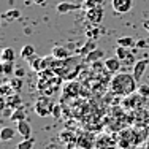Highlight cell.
<instances>
[{
    "label": "cell",
    "mask_w": 149,
    "mask_h": 149,
    "mask_svg": "<svg viewBox=\"0 0 149 149\" xmlns=\"http://www.w3.org/2000/svg\"><path fill=\"white\" fill-rule=\"evenodd\" d=\"M109 84H111V91L116 95H122V97H127L136 91V79L133 78V74L129 73H114V78Z\"/></svg>",
    "instance_id": "6da1fadb"
},
{
    "label": "cell",
    "mask_w": 149,
    "mask_h": 149,
    "mask_svg": "<svg viewBox=\"0 0 149 149\" xmlns=\"http://www.w3.org/2000/svg\"><path fill=\"white\" fill-rule=\"evenodd\" d=\"M52 108H54V105L51 103V100L46 97H41L37 102V105H35V113L45 118V116H49L52 113Z\"/></svg>",
    "instance_id": "7a4b0ae2"
},
{
    "label": "cell",
    "mask_w": 149,
    "mask_h": 149,
    "mask_svg": "<svg viewBox=\"0 0 149 149\" xmlns=\"http://www.w3.org/2000/svg\"><path fill=\"white\" fill-rule=\"evenodd\" d=\"M103 15H105L103 8L98 5V6H94V8L87 10V15H86V16H87V21H89L91 24L97 26V24L102 22V19H103Z\"/></svg>",
    "instance_id": "3957f363"
},
{
    "label": "cell",
    "mask_w": 149,
    "mask_h": 149,
    "mask_svg": "<svg viewBox=\"0 0 149 149\" xmlns=\"http://www.w3.org/2000/svg\"><path fill=\"white\" fill-rule=\"evenodd\" d=\"M132 0H111V6L116 13H129L132 10Z\"/></svg>",
    "instance_id": "277c9868"
},
{
    "label": "cell",
    "mask_w": 149,
    "mask_h": 149,
    "mask_svg": "<svg viewBox=\"0 0 149 149\" xmlns=\"http://www.w3.org/2000/svg\"><path fill=\"white\" fill-rule=\"evenodd\" d=\"M149 65V60L148 59H141V60H138V62H135V65H133V78L136 81H140L141 79V76L144 74V70H146V67Z\"/></svg>",
    "instance_id": "5b68a950"
},
{
    "label": "cell",
    "mask_w": 149,
    "mask_h": 149,
    "mask_svg": "<svg viewBox=\"0 0 149 149\" xmlns=\"http://www.w3.org/2000/svg\"><path fill=\"white\" fill-rule=\"evenodd\" d=\"M105 68L108 70L109 73H118L120 70V59L116 56V57H109V59H105Z\"/></svg>",
    "instance_id": "8992f818"
},
{
    "label": "cell",
    "mask_w": 149,
    "mask_h": 149,
    "mask_svg": "<svg viewBox=\"0 0 149 149\" xmlns=\"http://www.w3.org/2000/svg\"><path fill=\"white\" fill-rule=\"evenodd\" d=\"M81 8V5H78V3H72V2H60L57 3V6H56V10H57V13H68V11H74V10Z\"/></svg>",
    "instance_id": "52a82bcc"
},
{
    "label": "cell",
    "mask_w": 149,
    "mask_h": 149,
    "mask_svg": "<svg viewBox=\"0 0 149 149\" xmlns=\"http://www.w3.org/2000/svg\"><path fill=\"white\" fill-rule=\"evenodd\" d=\"M17 132H19V135H22V138H30L32 136V129H30V124L27 122L26 119L24 120H19L16 125Z\"/></svg>",
    "instance_id": "ba28073f"
},
{
    "label": "cell",
    "mask_w": 149,
    "mask_h": 149,
    "mask_svg": "<svg viewBox=\"0 0 149 149\" xmlns=\"http://www.w3.org/2000/svg\"><path fill=\"white\" fill-rule=\"evenodd\" d=\"M16 130L13 129V127H3V129L0 130V140H2V141L13 140V138H15V135H16Z\"/></svg>",
    "instance_id": "9c48e42d"
},
{
    "label": "cell",
    "mask_w": 149,
    "mask_h": 149,
    "mask_svg": "<svg viewBox=\"0 0 149 149\" xmlns=\"http://www.w3.org/2000/svg\"><path fill=\"white\" fill-rule=\"evenodd\" d=\"M6 105H8L10 108H13V109L19 108V106L22 105V100H21L19 94H11V95H8V97H6Z\"/></svg>",
    "instance_id": "30bf717a"
},
{
    "label": "cell",
    "mask_w": 149,
    "mask_h": 149,
    "mask_svg": "<svg viewBox=\"0 0 149 149\" xmlns=\"http://www.w3.org/2000/svg\"><path fill=\"white\" fill-rule=\"evenodd\" d=\"M103 56H105V51L97 48V49H94V51H91L89 54H86V60L87 62H97V60H100Z\"/></svg>",
    "instance_id": "8fae6325"
},
{
    "label": "cell",
    "mask_w": 149,
    "mask_h": 149,
    "mask_svg": "<svg viewBox=\"0 0 149 149\" xmlns=\"http://www.w3.org/2000/svg\"><path fill=\"white\" fill-rule=\"evenodd\" d=\"M52 56H54L57 60H65L68 59L70 52L67 48H62V46H57V48H54V51H52Z\"/></svg>",
    "instance_id": "7c38bea8"
},
{
    "label": "cell",
    "mask_w": 149,
    "mask_h": 149,
    "mask_svg": "<svg viewBox=\"0 0 149 149\" xmlns=\"http://www.w3.org/2000/svg\"><path fill=\"white\" fill-rule=\"evenodd\" d=\"M2 62H15V57H16V52L13 48H5L2 51Z\"/></svg>",
    "instance_id": "4fadbf2b"
},
{
    "label": "cell",
    "mask_w": 149,
    "mask_h": 149,
    "mask_svg": "<svg viewBox=\"0 0 149 149\" xmlns=\"http://www.w3.org/2000/svg\"><path fill=\"white\" fill-rule=\"evenodd\" d=\"M35 54H37V52H35V46H32V45H26L21 49V57L24 60H29L32 56H35Z\"/></svg>",
    "instance_id": "5bb4252c"
},
{
    "label": "cell",
    "mask_w": 149,
    "mask_h": 149,
    "mask_svg": "<svg viewBox=\"0 0 149 149\" xmlns=\"http://www.w3.org/2000/svg\"><path fill=\"white\" fill-rule=\"evenodd\" d=\"M10 119H11L13 122H19V120H24V119H26V111H24L22 106L16 108L15 111H13V114L10 116Z\"/></svg>",
    "instance_id": "9a60e30c"
},
{
    "label": "cell",
    "mask_w": 149,
    "mask_h": 149,
    "mask_svg": "<svg viewBox=\"0 0 149 149\" xmlns=\"http://www.w3.org/2000/svg\"><path fill=\"white\" fill-rule=\"evenodd\" d=\"M0 70H2V73L5 74V76L15 74V62H2Z\"/></svg>",
    "instance_id": "2e32d148"
},
{
    "label": "cell",
    "mask_w": 149,
    "mask_h": 149,
    "mask_svg": "<svg viewBox=\"0 0 149 149\" xmlns=\"http://www.w3.org/2000/svg\"><path fill=\"white\" fill-rule=\"evenodd\" d=\"M94 49H97V41H95V40H92V38H89V41H87V43L84 45V48L81 49L79 52H81V54H84V56H86V54H89L91 51H94Z\"/></svg>",
    "instance_id": "e0dca14e"
},
{
    "label": "cell",
    "mask_w": 149,
    "mask_h": 149,
    "mask_svg": "<svg viewBox=\"0 0 149 149\" xmlns=\"http://www.w3.org/2000/svg\"><path fill=\"white\" fill-rule=\"evenodd\" d=\"M118 46H125V48H132V46H136L135 40L132 37H124V38H118Z\"/></svg>",
    "instance_id": "ac0fdd59"
},
{
    "label": "cell",
    "mask_w": 149,
    "mask_h": 149,
    "mask_svg": "<svg viewBox=\"0 0 149 149\" xmlns=\"http://www.w3.org/2000/svg\"><path fill=\"white\" fill-rule=\"evenodd\" d=\"M29 63H30L32 68L38 72V70L41 68V63H43V57H37V54H35V56H32V57L29 59Z\"/></svg>",
    "instance_id": "d6986e66"
},
{
    "label": "cell",
    "mask_w": 149,
    "mask_h": 149,
    "mask_svg": "<svg viewBox=\"0 0 149 149\" xmlns=\"http://www.w3.org/2000/svg\"><path fill=\"white\" fill-rule=\"evenodd\" d=\"M127 49H129V48H125V46H118V48H116V56H118L120 60H125L130 56Z\"/></svg>",
    "instance_id": "ffe728a7"
},
{
    "label": "cell",
    "mask_w": 149,
    "mask_h": 149,
    "mask_svg": "<svg viewBox=\"0 0 149 149\" xmlns=\"http://www.w3.org/2000/svg\"><path fill=\"white\" fill-rule=\"evenodd\" d=\"M33 148V140L32 138H24L19 144H17L16 149H32Z\"/></svg>",
    "instance_id": "44dd1931"
},
{
    "label": "cell",
    "mask_w": 149,
    "mask_h": 149,
    "mask_svg": "<svg viewBox=\"0 0 149 149\" xmlns=\"http://www.w3.org/2000/svg\"><path fill=\"white\" fill-rule=\"evenodd\" d=\"M10 84H11V87H13V89H15L16 92H19L21 87H22V78H19V76L13 78V79L10 81Z\"/></svg>",
    "instance_id": "7402d4cb"
},
{
    "label": "cell",
    "mask_w": 149,
    "mask_h": 149,
    "mask_svg": "<svg viewBox=\"0 0 149 149\" xmlns=\"http://www.w3.org/2000/svg\"><path fill=\"white\" fill-rule=\"evenodd\" d=\"M138 92L141 97H149V86L148 84H140L138 86Z\"/></svg>",
    "instance_id": "603a6c76"
},
{
    "label": "cell",
    "mask_w": 149,
    "mask_h": 149,
    "mask_svg": "<svg viewBox=\"0 0 149 149\" xmlns=\"http://www.w3.org/2000/svg\"><path fill=\"white\" fill-rule=\"evenodd\" d=\"M98 33H100V30L98 29H92V30H87V38H92V40H95V38L98 37Z\"/></svg>",
    "instance_id": "cb8c5ba5"
},
{
    "label": "cell",
    "mask_w": 149,
    "mask_h": 149,
    "mask_svg": "<svg viewBox=\"0 0 149 149\" xmlns=\"http://www.w3.org/2000/svg\"><path fill=\"white\" fill-rule=\"evenodd\" d=\"M52 116H54L56 119L60 118V106H59V105H56L54 108H52Z\"/></svg>",
    "instance_id": "d4e9b609"
},
{
    "label": "cell",
    "mask_w": 149,
    "mask_h": 149,
    "mask_svg": "<svg viewBox=\"0 0 149 149\" xmlns=\"http://www.w3.org/2000/svg\"><path fill=\"white\" fill-rule=\"evenodd\" d=\"M24 74H26V72H24L22 68H16L15 70V76H19V78H24Z\"/></svg>",
    "instance_id": "484cf974"
},
{
    "label": "cell",
    "mask_w": 149,
    "mask_h": 149,
    "mask_svg": "<svg viewBox=\"0 0 149 149\" xmlns=\"http://www.w3.org/2000/svg\"><path fill=\"white\" fill-rule=\"evenodd\" d=\"M8 16H15V17H17V16H19V11H10L8 15H5V17H8Z\"/></svg>",
    "instance_id": "4316f807"
},
{
    "label": "cell",
    "mask_w": 149,
    "mask_h": 149,
    "mask_svg": "<svg viewBox=\"0 0 149 149\" xmlns=\"http://www.w3.org/2000/svg\"><path fill=\"white\" fill-rule=\"evenodd\" d=\"M144 45H146V41H144V40H140V41L136 43V48H144Z\"/></svg>",
    "instance_id": "83f0119b"
},
{
    "label": "cell",
    "mask_w": 149,
    "mask_h": 149,
    "mask_svg": "<svg viewBox=\"0 0 149 149\" xmlns=\"http://www.w3.org/2000/svg\"><path fill=\"white\" fill-rule=\"evenodd\" d=\"M33 3H37V5H45L46 3V0H32Z\"/></svg>",
    "instance_id": "f1b7e54d"
},
{
    "label": "cell",
    "mask_w": 149,
    "mask_h": 149,
    "mask_svg": "<svg viewBox=\"0 0 149 149\" xmlns=\"http://www.w3.org/2000/svg\"><path fill=\"white\" fill-rule=\"evenodd\" d=\"M143 27L149 32V21H144V22H143Z\"/></svg>",
    "instance_id": "f546056e"
},
{
    "label": "cell",
    "mask_w": 149,
    "mask_h": 149,
    "mask_svg": "<svg viewBox=\"0 0 149 149\" xmlns=\"http://www.w3.org/2000/svg\"><path fill=\"white\" fill-rule=\"evenodd\" d=\"M146 149H149V138H148V143H146Z\"/></svg>",
    "instance_id": "4dcf8cb0"
},
{
    "label": "cell",
    "mask_w": 149,
    "mask_h": 149,
    "mask_svg": "<svg viewBox=\"0 0 149 149\" xmlns=\"http://www.w3.org/2000/svg\"><path fill=\"white\" fill-rule=\"evenodd\" d=\"M98 2H100V3H103V0H98Z\"/></svg>",
    "instance_id": "1f68e13d"
}]
</instances>
